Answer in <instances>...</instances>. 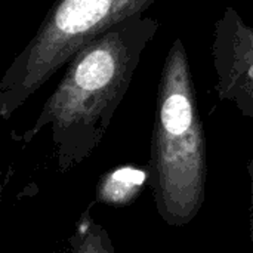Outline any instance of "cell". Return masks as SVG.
<instances>
[{
  "label": "cell",
  "instance_id": "cell-1",
  "mask_svg": "<svg viewBox=\"0 0 253 253\" xmlns=\"http://www.w3.org/2000/svg\"><path fill=\"white\" fill-rule=\"evenodd\" d=\"M159 28L156 18L142 13L84 44L65 65L61 82L33 125L21 133V141L30 144L44 127H50L59 173L89 159L107 135L142 53Z\"/></svg>",
  "mask_w": 253,
  "mask_h": 253
},
{
  "label": "cell",
  "instance_id": "cell-2",
  "mask_svg": "<svg viewBox=\"0 0 253 253\" xmlns=\"http://www.w3.org/2000/svg\"><path fill=\"white\" fill-rule=\"evenodd\" d=\"M206 135L187 49L176 37L162 67L150 144L148 184L162 221L185 227L206 199Z\"/></svg>",
  "mask_w": 253,
  "mask_h": 253
},
{
  "label": "cell",
  "instance_id": "cell-3",
  "mask_svg": "<svg viewBox=\"0 0 253 253\" xmlns=\"http://www.w3.org/2000/svg\"><path fill=\"white\" fill-rule=\"evenodd\" d=\"M159 0H55L0 80V117L9 120L89 42L142 15Z\"/></svg>",
  "mask_w": 253,
  "mask_h": 253
},
{
  "label": "cell",
  "instance_id": "cell-4",
  "mask_svg": "<svg viewBox=\"0 0 253 253\" xmlns=\"http://www.w3.org/2000/svg\"><path fill=\"white\" fill-rule=\"evenodd\" d=\"M212 64L218 98L253 119V27L233 6H227L215 22Z\"/></svg>",
  "mask_w": 253,
  "mask_h": 253
},
{
  "label": "cell",
  "instance_id": "cell-5",
  "mask_svg": "<svg viewBox=\"0 0 253 253\" xmlns=\"http://www.w3.org/2000/svg\"><path fill=\"white\" fill-rule=\"evenodd\" d=\"M82 228L73 237L71 245L79 252H114V248L110 242L107 231L96 224H86V219L82 221Z\"/></svg>",
  "mask_w": 253,
  "mask_h": 253
},
{
  "label": "cell",
  "instance_id": "cell-6",
  "mask_svg": "<svg viewBox=\"0 0 253 253\" xmlns=\"http://www.w3.org/2000/svg\"><path fill=\"white\" fill-rule=\"evenodd\" d=\"M248 175H249V185H251V206H249V239L253 249V159L246 165Z\"/></svg>",
  "mask_w": 253,
  "mask_h": 253
}]
</instances>
